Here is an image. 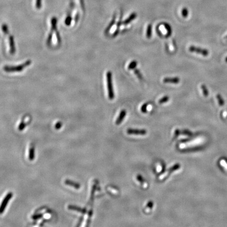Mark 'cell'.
I'll return each mask as SVG.
<instances>
[{
  "mask_svg": "<svg viewBox=\"0 0 227 227\" xmlns=\"http://www.w3.org/2000/svg\"><path fill=\"white\" fill-rule=\"evenodd\" d=\"M137 17V14L136 13H133L131 14V15L129 16V17L124 21L123 22V24L125 25L129 24V23L131 22L132 21L134 20V19H136Z\"/></svg>",
  "mask_w": 227,
  "mask_h": 227,
  "instance_id": "52a82bcc",
  "label": "cell"
},
{
  "mask_svg": "<svg viewBox=\"0 0 227 227\" xmlns=\"http://www.w3.org/2000/svg\"><path fill=\"white\" fill-rule=\"evenodd\" d=\"M126 115V111L125 110H122L120 112V114L119 115L118 118L117 119L116 121V125H119L122 123V121L123 120L125 117Z\"/></svg>",
  "mask_w": 227,
  "mask_h": 227,
  "instance_id": "8992f818",
  "label": "cell"
},
{
  "mask_svg": "<svg viewBox=\"0 0 227 227\" xmlns=\"http://www.w3.org/2000/svg\"><path fill=\"white\" fill-rule=\"evenodd\" d=\"M35 157V150L34 148L32 147L30 149V153H29V158L31 161H33V159Z\"/></svg>",
  "mask_w": 227,
  "mask_h": 227,
  "instance_id": "7c38bea8",
  "label": "cell"
},
{
  "mask_svg": "<svg viewBox=\"0 0 227 227\" xmlns=\"http://www.w3.org/2000/svg\"><path fill=\"white\" fill-rule=\"evenodd\" d=\"M134 73L138 77L139 79H140V80H142L143 79L142 74H141L140 70H139L135 69V70H134Z\"/></svg>",
  "mask_w": 227,
  "mask_h": 227,
  "instance_id": "e0dca14e",
  "label": "cell"
},
{
  "mask_svg": "<svg viewBox=\"0 0 227 227\" xmlns=\"http://www.w3.org/2000/svg\"><path fill=\"white\" fill-rule=\"evenodd\" d=\"M12 196H13L12 193L9 192V193H8V195L6 196V197L4 198V199L2 201V204L1 205V207H0V214H2L4 212L6 207L7 206L8 202L11 199Z\"/></svg>",
  "mask_w": 227,
  "mask_h": 227,
  "instance_id": "3957f363",
  "label": "cell"
},
{
  "mask_svg": "<svg viewBox=\"0 0 227 227\" xmlns=\"http://www.w3.org/2000/svg\"><path fill=\"white\" fill-rule=\"evenodd\" d=\"M69 208L70 209H73V210H75L78 211L82 212V213H85V211H86L85 210L82 209L81 208H79V207H74V206H70L69 207Z\"/></svg>",
  "mask_w": 227,
  "mask_h": 227,
  "instance_id": "9a60e30c",
  "label": "cell"
},
{
  "mask_svg": "<svg viewBox=\"0 0 227 227\" xmlns=\"http://www.w3.org/2000/svg\"><path fill=\"white\" fill-rule=\"evenodd\" d=\"M189 50L190 52L199 54H200L201 55L205 56V57L208 56L209 54V52L208 50L204 49V48H200V47H196V46H193V45H191L189 47Z\"/></svg>",
  "mask_w": 227,
  "mask_h": 227,
  "instance_id": "7a4b0ae2",
  "label": "cell"
},
{
  "mask_svg": "<svg viewBox=\"0 0 227 227\" xmlns=\"http://www.w3.org/2000/svg\"><path fill=\"white\" fill-rule=\"evenodd\" d=\"M56 126H57V127H56V128H57V129H59V128L61 127V125H60V123H58V124H57V125H56Z\"/></svg>",
  "mask_w": 227,
  "mask_h": 227,
  "instance_id": "484cf974",
  "label": "cell"
},
{
  "mask_svg": "<svg viewBox=\"0 0 227 227\" xmlns=\"http://www.w3.org/2000/svg\"><path fill=\"white\" fill-rule=\"evenodd\" d=\"M164 26L167 31V36H170L172 33V28L170 27V25L167 23H164Z\"/></svg>",
  "mask_w": 227,
  "mask_h": 227,
  "instance_id": "5bb4252c",
  "label": "cell"
},
{
  "mask_svg": "<svg viewBox=\"0 0 227 227\" xmlns=\"http://www.w3.org/2000/svg\"><path fill=\"white\" fill-rule=\"evenodd\" d=\"M118 31H119L118 30H117L115 32L114 34H113V36H116L118 34Z\"/></svg>",
  "mask_w": 227,
  "mask_h": 227,
  "instance_id": "d4e9b609",
  "label": "cell"
},
{
  "mask_svg": "<svg viewBox=\"0 0 227 227\" xmlns=\"http://www.w3.org/2000/svg\"><path fill=\"white\" fill-rule=\"evenodd\" d=\"M115 22V17H114V18L113 19V20L112 21L111 23L109 24V25L108 26L107 28H106V30L105 31L106 33H107L109 31L110 29H111V28H112V27L113 26V25L114 24Z\"/></svg>",
  "mask_w": 227,
  "mask_h": 227,
  "instance_id": "ac0fdd59",
  "label": "cell"
},
{
  "mask_svg": "<svg viewBox=\"0 0 227 227\" xmlns=\"http://www.w3.org/2000/svg\"><path fill=\"white\" fill-rule=\"evenodd\" d=\"M107 78V89L109 100H113L115 97L114 91L113 88L112 82V73L111 71H108L106 74Z\"/></svg>",
  "mask_w": 227,
  "mask_h": 227,
  "instance_id": "6da1fadb",
  "label": "cell"
},
{
  "mask_svg": "<svg viewBox=\"0 0 227 227\" xmlns=\"http://www.w3.org/2000/svg\"><path fill=\"white\" fill-rule=\"evenodd\" d=\"M152 36V25L151 24H149L147 28L146 31V37L148 39H150Z\"/></svg>",
  "mask_w": 227,
  "mask_h": 227,
  "instance_id": "ba28073f",
  "label": "cell"
},
{
  "mask_svg": "<svg viewBox=\"0 0 227 227\" xmlns=\"http://www.w3.org/2000/svg\"><path fill=\"white\" fill-rule=\"evenodd\" d=\"M182 15L183 17L186 18L187 17L188 15V10L187 8H183L182 10Z\"/></svg>",
  "mask_w": 227,
  "mask_h": 227,
  "instance_id": "d6986e66",
  "label": "cell"
},
{
  "mask_svg": "<svg viewBox=\"0 0 227 227\" xmlns=\"http://www.w3.org/2000/svg\"><path fill=\"white\" fill-rule=\"evenodd\" d=\"M107 189H108V190L109 191L112 192L113 194H117V193H118V190H116V189H115L114 188H112L111 187H108L107 188Z\"/></svg>",
  "mask_w": 227,
  "mask_h": 227,
  "instance_id": "44dd1931",
  "label": "cell"
},
{
  "mask_svg": "<svg viewBox=\"0 0 227 227\" xmlns=\"http://www.w3.org/2000/svg\"><path fill=\"white\" fill-rule=\"evenodd\" d=\"M71 20H72V17L70 15H68L65 20V23L67 25H69L71 22Z\"/></svg>",
  "mask_w": 227,
  "mask_h": 227,
  "instance_id": "603a6c76",
  "label": "cell"
},
{
  "mask_svg": "<svg viewBox=\"0 0 227 227\" xmlns=\"http://www.w3.org/2000/svg\"><path fill=\"white\" fill-rule=\"evenodd\" d=\"M127 133L128 134H135V135H145L147 131L145 130H139V129H128Z\"/></svg>",
  "mask_w": 227,
  "mask_h": 227,
  "instance_id": "5b68a950",
  "label": "cell"
},
{
  "mask_svg": "<svg viewBox=\"0 0 227 227\" xmlns=\"http://www.w3.org/2000/svg\"><path fill=\"white\" fill-rule=\"evenodd\" d=\"M201 90L202 91V93H203V94L205 97H207L209 95V91L208 89H207V87L206 86V85L205 84H202L201 85Z\"/></svg>",
  "mask_w": 227,
  "mask_h": 227,
  "instance_id": "30bf717a",
  "label": "cell"
},
{
  "mask_svg": "<svg viewBox=\"0 0 227 227\" xmlns=\"http://www.w3.org/2000/svg\"><path fill=\"white\" fill-rule=\"evenodd\" d=\"M42 214H37V215H35V216H34L33 217H32V218L33 219H40V218H41L42 217Z\"/></svg>",
  "mask_w": 227,
  "mask_h": 227,
  "instance_id": "cb8c5ba5",
  "label": "cell"
},
{
  "mask_svg": "<svg viewBox=\"0 0 227 227\" xmlns=\"http://www.w3.org/2000/svg\"><path fill=\"white\" fill-rule=\"evenodd\" d=\"M169 100V97L168 96H165L163 97V98H161V100H159V104H164L168 102Z\"/></svg>",
  "mask_w": 227,
  "mask_h": 227,
  "instance_id": "2e32d148",
  "label": "cell"
},
{
  "mask_svg": "<svg viewBox=\"0 0 227 227\" xmlns=\"http://www.w3.org/2000/svg\"><path fill=\"white\" fill-rule=\"evenodd\" d=\"M225 62L226 63H227V57H225Z\"/></svg>",
  "mask_w": 227,
  "mask_h": 227,
  "instance_id": "4316f807",
  "label": "cell"
},
{
  "mask_svg": "<svg viewBox=\"0 0 227 227\" xmlns=\"http://www.w3.org/2000/svg\"><path fill=\"white\" fill-rule=\"evenodd\" d=\"M137 65V62L136 61H132L128 65V68L129 70H134L136 67Z\"/></svg>",
  "mask_w": 227,
  "mask_h": 227,
  "instance_id": "4fadbf2b",
  "label": "cell"
},
{
  "mask_svg": "<svg viewBox=\"0 0 227 227\" xmlns=\"http://www.w3.org/2000/svg\"><path fill=\"white\" fill-rule=\"evenodd\" d=\"M65 183L67 184V185H69V186H70L76 188L78 189L80 187L79 184H78V183H75V182H73V181H70V180H66Z\"/></svg>",
  "mask_w": 227,
  "mask_h": 227,
  "instance_id": "9c48e42d",
  "label": "cell"
},
{
  "mask_svg": "<svg viewBox=\"0 0 227 227\" xmlns=\"http://www.w3.org/2000/svg\"><path fill=\"white\" fill-rule=\"evenodd\" d=\"M225 39H227V36H225Z\"/></svg>",
  "mask_w": 227,
  "mask_h": 227,
  "instance_id": "83f0119b",
  "label": "cell"
},
{
  "mask_svg": "<svg viewBox=\"0 0 227 227\" xmlns=\"http://www.w3.org/2000/svg\"><path fill=\"white\" fill-rule=\"evenodd\" d=\"M216 97H217V99L218 100V103L219 104L220 106H222L224 105L225 100L222 98L221 95L220 94H217Z\"/></svg>",
  "mask_w": 227,
  "mask_h": 227,
  "instance_id": "8fae6325",
  "label": "cell"
},
{
  "mask_svg": "<svg viewBox=\"0 0 227 227\" xmlns=\"http://www.w3.org/2000/svg\"><path fill=\"white\" fill-rule=\"evenodd\" d=\"M163 82L164 83L178 84L180 82V78L178 77L166 78H164Z\"/></svg>",
  "mask_w": 227,
  "mask_h": 227,
  "instance_id": "277c9868",
  "label": "cell"
},
{
  "mask_svg": "<svg viewBox=\"0 0 227 227\" xmlns=\"http://www.w3.org/2000/svg\"><path fill=\"white\" fill-rule=\"evenodd\" d=\"M148 105V103L144 104V105L142 106V107L141 108V111L143 113H146L147 112V107Z\"/></svg>",
  "mask_w": 227,
  "mask_h": 227,
  "instance_id": "7402d4cb",
  "label": "cell"
},
{
  "mask_svg": "<svg viewBox=\"0 0 227 227\" xmlns=\"http://www.w3.org/2000/svg\"><path fill=\"white\" fill-rule=\"evenodd\" d=\"M36 8L40 9L42 7V0H36Z\"/></svg>",
  "mask_w": 227,
  "mask_h": 227,
  "instance_id": "ffe728a7",
  "label": "cell"
}]
</instances>
